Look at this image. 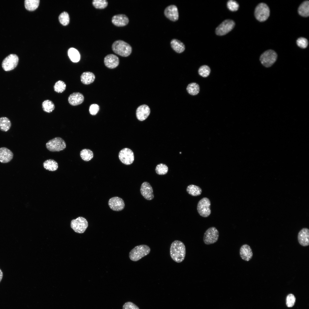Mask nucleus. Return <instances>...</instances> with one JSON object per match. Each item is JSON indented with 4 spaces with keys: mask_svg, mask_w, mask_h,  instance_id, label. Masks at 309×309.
<instances>
[{
    "mask_svg": "<svg viewBox=\"0 0 309 309\" xmlns=\"http://www.w3.org/2000/svg\"><path fill=\"white\" fill-rule=\"evenodd\" d=\"M170 253L174 261L178 263L182 262L186 255V248L184 243L178 240L173 241L170 246Z\"/></svg>",
    "mask_w": 309,
    "mask_h": 309,
    "instance_id": "f257e3e1",
    "label": "nucleus"
},
{
    "mask_svg": "<svg viewBox=\"0 0 309 309\" xmlns=\"http://www.w3.org/2000/svg\"><path fill=\"white\" fill-rule=\"evenodd\" d=\"M112 49L115 54L124 57L129 56L132 52V48L130 45L120 40L114 42L112 45Z\"/></svg>",
    "mask_w": 309,
    "mask_h": 309,
    "instance_id": "f03ea898",
    "label": "nucleus"
},
{
    "mask_svg": "<svg viewBox=\"0 0 309 309\" xmlns=\"http://www.w3.org/2000/svg\"><path fill=\"white\" fill-rule=\"evenodd\" d=\"M150 251V247L147 245H137L130 251L129 253V258L132 261L136 262L148 255Z\"/></svg>",
    "mask_w": 309,
    "mask_h": 309,
    "instance_id": "7ed1b4c3",
    "label": "nucleus"
},
{
    "mask_svg": "<svg viewBox=\"0 0 309 309\" xmlns=\"http://www.w3.org/2000/svg\"><path fill=\"white\" fill-rule=\"evenodd\" d=\"M277 58V55L276 52L273 50L269 49L265 51L261 55L260 60L264 66L268 68L274 64Z\"/></svg>",
    "mask_w": 309,
    "mask_h": 309,
    "instance_id": "20e7f679",
    "label": "nucleus"
},
{
    "mask_svg": "<svg viewBox=\"0 0 309 309\" xmlns=\"http://www.w3.org/2000/svg\"><path fill=\"white\" fill-rule=\"evenodd\" d=\"M46 147L51 152H59L66 148V144L62 138L56 137L48 141L46 144Z\"/></svg>",
    "mask_w": 309,
    "mask_h": 309,
    "instance_id": "39448f33",
    "label": "nucleus"
},
{
    "mask_svg": "<svg viewBox=\"0 0 309 309\" xmlns=\"http://www.w3.org/2000/svg\"><path fill=\"white\" fill-rule=\"evenodd\" d=\"M270 15V10L265 3H260L256 7L254 15L256 19L260 22H264L268 18Z\"/></svg>",
    "mask_w": 309,
    "mask_h": 309,
    "instance_id": "423d86ee",
    "label": "nucleus"
},
{
    "mask_svg": "<svg viewBox=\"0 0 309 309\" xmlns=\"http://www.w3.org/2000/svg\"><path fill=\"white\" fill-rule=\"evenodd\" d=\"M211 205L210 200L207 197L203 198L199 201L197 205V210L200 216L206 217L210 215Z\"/></svg>",
    "mask_w": 309,
    "mask_h": 309,
    "instance_id": "0eeeda50",
    "label": "nucleus"
},
{
    "mask_svg": "<svg viewBox=\"0 0 309 309\" xmlns=\"http://www.w3.org/2000/svg\"><path fill=\"white\" fill-rule=\"evenodd\" d=\"M70 226L74 231L78 233H84L88 226L87 220L84 217H79L75 219L72 220Z\"/></svg>",
    "mask_w": 309,
    "mask_h": 309,
    "instance_id": "6e6552de",
    "label": "nucleus"
},
{
    "mask_svg": "<svg viewBox=\"0 0 309 309\" xmlns=\"http://www.w3.org/2000/svg\"><path fill=\"white\" fill-rule=\"evenodd\" d=\"M219 232L216 227H212L208 229L205 232L203 241L206 245H209L216 242L218 239Z\"/></svg>",
    "mask_w": 309,
    "mask_h": 309,
    "instance_id": "1a4fd4ad",
    "label": "nucleus"
},
{
    "mask_svg": "<svg viewBox=\"0 0 309 309\" xmlns=\"http://www.w3.org/2000/svg\"><path fill=\"white\" fill-rule=\"evenodd\" d=\"M19 61L17 56L15 54H11L3 60L2 66L5 71H8L14 69L17 66Z\"/></svg>",
    "mask_w": 309,
    "mask_h": 309,
    "instance_id": "9d476101",
    "label": "nucleus"
},
{
    "mask_svg": "<svg viewBox=\"0 0 309 309\" xmlns=\"http://www.w3.org/2000/svg\"><path fill=\"white\" fill-rule=\"evenodd\" d=\"M235 25V23L233 20H226L217 27L215 30L216 33L218 35H225L231 31Z\"/></svg>",
    "mask_w": 309,
    "mask_h": 309,
    "instance_id": "9b49d317",
    "label": "nucleus"
},
{
    "mask_svg": "<svg viewBox=\"0 0 309 309\" xmlns=\"http://www.w3.org/2000/svg\"><path fill=\"white\" fill-rule=\"evenodd\" d=\"M118 157L120 161L126 165L132 164L134 160L133 151L128 148H125L121 150L119 152Z\"/></svg>",
    "mask_w": 309,
    "mask_h": 309,
    "instance_id": "f8f14e48",
    "label": "nucleus"
},
{
    "mask_svg": "<svg viewBox=\"0 0 309 309\" xmlns=\"http://www.w3.org/2000/svg\"><path fill=\"white\" fill-rule=\"evenodd\" d=\"M108 203L110 208L115 211L122 210L125 206L124 201L122 198L118 197H114L110 198Z\"/></svg>",
    "mask_w": 309,
    "mask_h": 309,
    "instance_id": "ddd939ff",
    "label": "nucleus"
},
{
    "mask_svg": "<svg viewBox=\"0 0 309 309\" xmlns=\"http://www.w3.org/2000/svg\"><path fill=\"white\" fill-rule=\"evenodd\" d=\"M140 192L143 197L147 200H151L154 197L152 188L150 183L147 182H144L142 184Z\"/></svg>",
    "mask_w": 309,
    "mask_h": 309,
    "instance_id": "4468645a",
    "label": "nucleus"
},
{
    "mask_svg": "<svg viewBox=\"0 0 309 309\" xmlns=\"http://www.w3.org/2000/svg\"><path fill=\"white\" fill-rule=\"evenodd\" d=\"M164 14L167 17L172 21H176L179 18L177 8L174 5L167 7L165 10Z\"/></svg>",
    "mask_w": 309,
    "mask_h": 309,
    "instance_id": "2eb2a0df",
    "label": "nucleus"
},
{
    "mask_svg": "<svg viewBox=\"0 0 309 309\" xmlns=\"http://www.w3.org/2000/svg\"><path fill=\"white\" fill-rule=\"evenodd\" d=\"M104 62L105 66L110 69H114L119 65V60L116 56L110 54L107 55L104 58Z\"/></svg>",
    "mask_w": 309,
    "mask_h": 309,
    "instance_id": "dca6fc26",
    "label": "nucleus"
},
{
    "mask_svg": "<svg viewBox=\"0 0 309 309\" xmlns=\"http://www.w3.org/2000/svg\"><path fill=\"white\" fill-rule=\"evenodd\" d=\"M150 113V109L146 105L143 104L139 106L137 109L136 115L137 119L143 121L148 117Z\"/></svg>",
    "mask_w": 309,
    "mask_h": 309,
    "instance_id": "f3484780",
    "label": "nucleus"
},
{
    "mask_svg": "<svg viewBox=\"0 0 309 309\" xmlns=\"http://www.w3.org/2000/svg\"><path fill=\"white\" fill-rule=\"evenodd\" d=\"M298 239L299 243L303 246L309 245V230L306 228L302 229L298 232Z\"/></svg>",
    "mask_w": 309,
    "mask_h": 309,
    "instance_id": "a211bd4d",
    "label": "nucleus"
},
{
    "mask_svg": "<svg viewBox=\"0 0 309 309\" xmlns=\"http://www.w3.org/2000/svg\"><path fill=\"white\" fill-rule=\"evenodd\" d=\"M129 21L128 17L123 14L114 15L112 18V22L114 25L117 27H123L127 25Z\"/></svg>",
    "mask_w": 309,
    "mask_h": 309,
    "instance_id": "6ab92c4d",
    "label": "nucleus"
},
{
    "mask_svg": "<svg viewBox=\"0 0 309 309\" xmlns=\"http://www.w3.org/2000/svg\"><path fill=\"white\" fill-rule=\"evenodd\" d=\"M239 255L241 259L246 261H249L252 258L253 252L250 246L245 244L240 247L239 250Z\"/></svg>",
    "mask_w": 309,
    "mask_h": 309,
    "instance_id": "aec40b11",
    "label": "nucleus"
},
{
    "mask_svg": "<svg viewBox=\"0 0 309 309\" xmlns=\"http://www.w3.org/2000/svg\"><path fill=\"white\" fill-rule=\"evenodd\" d=\"M13 154L12 152L8 148L3 147L0 148V162L7 163L10 162L13 159Z\"/></svg>",
    "mask_w": 309,
    "mask_h": 309,
    "instance_id": "412c9836",
    "label": "nucleus"
},
{
    "mask_svg": "<svg viewBox=\"0 0 309 309\" xmlns=\"http://www.w3.org/2000/svg\"><path fill=\"white\" fill-rule=\"evenodd\" d=\"M84 99V97L82 94L76 92L73 93L69 96L68 101L71 105L75 106L82 104Z\"/></svg>",
    "mask_w": 309,
    "mask_h": 309,
    "instance_id": "4be33fe9",
    "label": "nucleus"
},
{
    "mask_svg": "<svg viewBox=\"0 0 309 309\" xmlns=\"http://www.w3.org/2000/svg\"><path fill=\"white\" fill-rule=\"evenodd\" d=\"M82 82L86 85H88L92 83L95 79V76L92 73L89 72H83L80 77Z\"/></svg>",
    "mask_w": 309,
    "mask_h": 309,
    "instance_id": "5701e85b",
    "label": "nucleus"
},
{
    "mask_svg": "<svg viewBox=\"0 0 309 309\" xmlns=\"http://www.w3.org/2000/svg\"><path fill=\"white\" fill-rule=\"evenodd\" d=\"M298 12L302 16L307 17L309 15V1H305L303 2L299 6Z\"/></svg>",
    "mask_w": 309,
    "mask_h": 309,
    "instance_id": "b1692460",
    "label": "nucleus"
},
{
    "mask_svg": "<svg viewBox=\"0 0 309 309\" xmlns=\"http://www.w3.org/2000/svg\"><path fill=\"white\" fill-rule=\"evenodd\" d=\"M171 47L176 52L180 53L183 52L185 49L184 44L180 41L175 39H172L171 42Z\"/></svg>",
    "mask_w": 309,
    "mask_h": 309,
    "instance_id": "393cba45",
    "label": "nucleus"
},
{
    "mask_svg": "<svg viewBox=\"0 0 309 309\" xmlns=\"http://www.w3.org/2000/svg\"><path fill=\"white\" fill-rule=\"evenodd\" d=\"M43 166L45 169L52 171L56 170L58 168V163L52 159L45 161L43 163Z\"/></svg>",
    "mask_w": 309,
    "mask_h": 309,
    "instance_id": "a878e982",
    "label": "nucleus"
},
{
    "mask_svg": "<svg viewBox=\"0 0 309 309\" xmlns=\"http://www.w3.org/2000/svg\"><path fill=\"white\" fill-rule=\"evenodd\" d=\"M186 191L189 194L193 196H199L202 192V189L200 187L194 185H191L188 186Z\"/></svg>",
    "mask_w": 309,
    "mask_h": 309,
    "instance_id": "bb28decb",
    "label": "nucleus"
},
{
    "mask_svg": "<svg viewBox=\"0 0 309 309\" xmlns=\"http://www.w3.org/2000/svg\"><path fill=\"white\" fill-rule=\"evenodd\" d=\"M68 56L70 60L74 62H78L80 59V55L79 52L74 48H70L68 51Z\"/></svg>",
    "mask_w": 309,
    "mask_h": 309,
    "instance_id": "cd10ccee",
    "label": "nucleus"
},
{
    "mask_svg": "<svg viewBox=\"0 0 309 309\" xmlns=\"http://www.w3.org/2000/svg\"><path fill=\"white\" fill-rule=\"evenodd\" d=\"M11 126V123L7 117H1L0 118V130L4 132L8 131Z\"/></svg>",
    "mask_w": 309,
    "mask_h": 309,
    "instance_id": "c85d7f7f",
    "label": "nucleus"
},
{
    "mask_svg": "<svg viewBox=\"0 0 309 309\" xmlns=\"http://www.w3.org/2000/svg\"><path fill=\"white\" fill-rule=\"evenodd\" d=\"M39 3V0H25L24 2L25 7L29 11H33L38 7Z\"/></svg>",
    "mask_w": 309,
    "mask_h": 309,
    "instance_id": "c756f323",
    "label": "nucleus"
},
{
    "mask_svg": "<svg viewBox=\"0 0 309 309\" xmlns=\"http://www.w3.org/2000/svg\"><path fill=\"white\" fill-rule=\"evenodd\" d=\"M80 155L82 159L86 161L90 160L94 156L92 151L87 149H84L82 150L80 152Z\"/></svg>",
    "mask_w": 309,
    "mask_h": 309,
    "instance_id": "7c9ffc66",
    "label": "nucleus"
},
{
    "mask_svg": "<svg viewBox=\"0 0 309 309\" xmlns=\"http://www.w3.org/2000/svg\"><path fill=\"white\" fill-rule=\"evenodd\" d=\"M187 90L188 92L192 95H197L199 91V87L198 84L195 83L189 84L187 86Z\"/></svg>",
    "mask_w": 309,
    "mask_h": 309,
    "instance_id": "2f4dec72",
    "label": "nucleus"
},
{
    "mask_svg": "<svg viewBox=\"0 0 309 309\" xmlns=\"http://www.w3.org/2000/svg\"><path fill=\"white\" fill-rule=\"evenodd\" d=\"M42 107L44 111L48 113H50L54 110L55 106L52 101L47 100H44L43 102Z\"/></svg>",
    "mask_w": 309,
    "mask_h": 309,
    "instance_id": "473e14b6",
    "label": "nucleus"
},
{
    "mask_svg": "<svg viewBox=\"0 0 309 309\" xmlns=\"http://www.w3.org/2000/svg\"><path fill=\"white\" fill-rule=\"evenodd\" d=\"M92 4L96 9H103L108 6V2L106 0H94Z\"/></svg>",
    "mask_w": 309,
    "mask_h": 309,
    "instance_id": "72a5a7b5",
    "label": "nucleus"
},
{
    "mask_svg": "<svg viewBox=\"0 0 309 309\" xmlns=\"http://www.w3.org/2000/svg\"><path fill=\"white\" fill-rule=\"evenodd\" d=\"M54 87L55 92L58 93H61L65 90L66 85L63 81L59 80L56 83Z\"/></svg>",
    "mask_w": 309,
    "mask_h": 309,
    "instance_id": "f704fd0d",
    "label": "nucleus"
},
{
    "mask_svg": "<svg viewBox=\"0 0 309 309\" xmlns=\"http://www.w3.org/2000/svg\"><path fill=\"white\" fill-rule=\"evenodd\" d=\"M168 170V168L165 164L161 163L158 165L156 168V173L159 175H164L166 174Z\"/></svg>",
    "mask_w": 309,
    "mask_h": 309,
    "instance_id": "c9c22d12",
    "label": "nucleus"
},
{
    "mask_svg": "<svg viewBox=\"0 0 309 309\" xmlns=\"http://www.w3.org/2000/svg\"><path fill=\"white\" fill-rule=\"evenodd\" d=\"M59 19L60 23L63 25L65 26L68 25L70 21L68 13L66 12H62L59 15Z\"/></svg>",
    "mask_w": 309,
    "mask_h": 309,
    "instance_id": "e433bc0d",
    "label": "nucleus"
},
{
    "mask_svg": "<svg viewBox=\"0 0 309 309\" xmlns=\"http://www.w3.org/2000/svg\"><path fill=\"white\" fill-rule=\"evenodd\" d=\"M211 71L210 68L205 65L201 66L198 70L199 75L203 77H206L209 74Z\"/></svg>",
    "mask_w": 309,
    "mask_h": 309,
    "instance_id": "4c0bfd02",
    "label": "nucleus"
},
{
    "mask_svg": "<svg viewBox=\"0 0 309 309\" xmlns=\"http://www.w3.org/2000/svg\"><path fill=\"white\" fill-rule=\"evenodd\" d=\"M227 6L230 10L234 11H236L238 9L239 5L235 1L230 0L227 2Z\"/></svg>",
    "mask_w": 309,
    "mask_h": 309,
    "instance_id": "58836bf2",
    "label": "nucleus"
},
{
    "mask_svg": "<svg viewBox=\"0 0 309 309\" xmlns=\"http://www.w3.org/2000/svg\"><path fill=\"white\" fill-rule=\"evenodd\" d=\"M295 301L296 298L293 294H290L287 296L286 298V305L288 307H293L295 304Z\"/></svg>",
    "mask_w": 309,
    "mask_h": 309,
    "instance_id": "ea45409f",
    "label": "nucleus"
},
{
    "mask_svg": "<svg viewBox=\"0 0 309 309\" xmlns=\"http://www.w3.org/2000/svg\"><path fill=\"white\" fill-rule=\"evenodd\" d=\"M296 44L299 47L302 48H305L308 46V41L306 38L303 37H300L297 39Z\"/></svg>",
    "mask_w": 309,
    "mask_h": 309,
    "instance_id": "a19ab883",
    "label": "nucleus"
},
{
    "mask_svg": "<svg viewBox=\"0 0 309 309\" xmlns=\"http://www.w3.org/2000/svg\"><path fill=\"white\" fill-rule=\"evenodd\" d=\"M99 110V106L96 104H91L90 106L89 111L90 114L92 115L97 114Z\"/></svg>",
    "mask_w": 309,
    "mask_h": 309,
    "instance_id": "79ce46f5",
    "label": "nucleus"
},
{
    "mask_svg": "<svg viewBox=\"0 0 309 309\" xmlns=\"http://www.w3.org/2000/svg\"><path fill=\"white\" fill-rule=\"evenodd\" d=\"M122 309H140L135 304L131 302H127L123 305Z\"/></svg>",
    "mask_w": 309,
    "mask_h": 309,
    "instance_id": "37998d69",
    "label": "nucleus"
},
{
    "mask_svg": "<svg viewBox=\"0 0 309 309\" xmlns=\"http://www.w3.org/2000/svg\"><path fill=\"white\" fill-rule=\"evenodd\" d=\"M3 277V273L1 270L0 269V283L2 280Z\"/></svg>",
    "mask_w": 309,
    "mask_h": 309,
    "instance_id": "c03bdc74",
    "label": "nucleus"
}]
</instances>
